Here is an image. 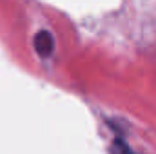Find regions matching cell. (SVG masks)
Instances as JSON below:
<instances>
[{
	"label": "cell",
	"mask_w": 156,
	"mask_h": 154,
	"mask_svg": "<svg viewBox=\"0 0 156 154\" xmlns=\"http://www.w3.org/2000/svg\"><path fill=\"white\" fill-rule=\"evenodd\" d=\"M33 44H35V51L38 53L42 58H47V56L53 54L55 40H53V35H51L49 31H38Z\"/></svg>",
	"instance_id": "obj_1"
},
{
	"label": "cell",
	"mask_w": 156,
	"mask_h": 154,
	"mask_svg": "<svg viewBox=\"0 0 156 154\" xmlns=\"http://www.w3.org/2000/svg\"><path fill=\"white\" fill-rule=\"evenodd\" d=\"M115 149H116L118 154H134L131 149H129V147H127V143H125L123 140H120V138H118V140H115Z\"/></svg>",
	"instance_id": "obj_2"
}]
</instances>
